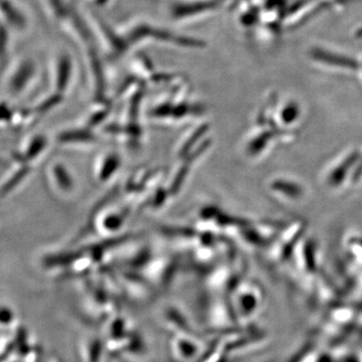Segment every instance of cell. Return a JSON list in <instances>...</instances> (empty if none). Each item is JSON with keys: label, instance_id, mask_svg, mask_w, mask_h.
Returning <instances> with one entry per match:
<instances>
[{"label": "cell", "instance_id": "1", "mask_svg": "<svg viewBox=\"0 0 362 362\" xmlns=\"http://www.w3.org/2000/svg\"><path fill=\"white\" fill-rule=\"evenodd\" d=\"M171 350L176 361L190 362L202 354L201 342L197 335L180 333L171 341Z\"/></svg>", "mask_w": 362, "mask_h": 362}]
</instances>
